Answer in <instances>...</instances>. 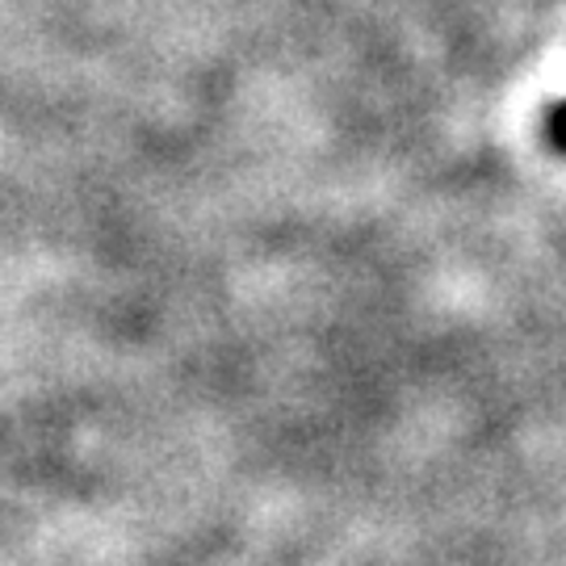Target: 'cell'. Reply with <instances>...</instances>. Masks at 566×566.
<instances>
[{
  "label": "cell",
  "mask_w": 566,
  "mask_h": 566,
  "mask_svg": "<svg viewBox=\"0 0 566 566\" xmlns=\"http://www.w3.org/2000/svg\"><path fill=\"white\" fill-rule=\"evenodd\" d=\"M546 130H549V143H554L558 151H566V102H563V105H554V109H549Z\"/></svg>",
  "instance_id": "cell-1"
}]
</instances>
